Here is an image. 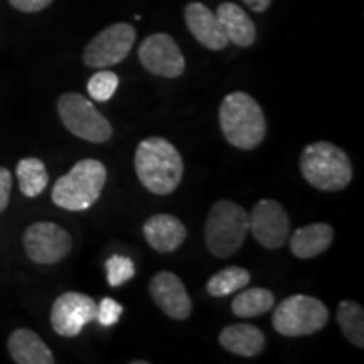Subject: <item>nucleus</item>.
<instances>
[{
	"label": "nucleus",
	"instance_id": "obj_1",
	"mask_svg": "<svg viewBox=\"0 0 364 364\" xmlns=\"http://www.w3.org/2000/svg\"><path fill=\"white\" fill-rule=\"evenodd\" d=\"M135 172L142 186L152 194L174 193L184 174V162L174 145L161 136H150L139 144Z\"/></svg>",
	"mask_w": 364,
	"mask_h": 364
},
{
	"label": "nucleus",
	"instance_id": "obj_2",
	"mask_svg": "<svg viewBox=\"0 0 364 364\" xmlns=\"http://www.w3.org/2000/svg\"><path fill=\"white\" fill-rule=\"evenodd\" d=\"M223 135L236 149L253 150L267 135V118L257 100L245 91H233L220 105Z\"/></svg>",
	"mask_w": 364,
	"mask_h": 364
},
{
	"label": "nucleus",
	"instance_id": "obj_3",
	"mask_svg": "<svg viewBox=\"0 0 364 364\" xmlns=\"http://www.w3.org/2000/svg\"><path fill=\"white\" fill-rule=\"evenodd\" d=\"M300 172L312 188L324 193H338L353 181V164L338 145L324 142L309 144L300 156Z\"/></svg>",
	"mask_w": 364,
	"mask_h": 364
},
{
	"label": "nucleus",
	"instance_id": "obj_4",
	"mask_svg": "<svg viewBox=\"0 0 364 364\" xmlns=\"http://www.w3.org/2000/svg\"><path fill=\"white\" fill-rule=\"evenodd\" d=\"M105 182L107 167L97 159H83L54 182L51 199L58 208L66 211H85L98 201Z\"/></svg>",
	"mask_w": 364,
	"mask_h": 364
},
{
	"label": "nucleus",
	"instance_id": "obj_5",
	"mask_svg": "<svg viewBox=\"0 0 364 364\" xmlns=\"http://www.w3.org/2000/svg\"><path fill=\"white\" fill-rule=\"evenodd\" d=\"M250 230V215L240 204L230 199L218 201L209 211L204 240L211 255L230 258L243 247Z\"/></svg>",
	"mask_w": 364,
	"mask_h": 364
},
{
	"label": "nucleus",
	"instance_id": "obj_6",
	"mask_svg": "<svg viewBox=\"0 0 364 364\" xmlns=\"http://www.w3.org/2000/svg\"><path fill=\"white\" fill-rule=\"evenodd\" d=\"M329 321V311L322 300L311 295H290L277 306L272 317V326L279 334L287 338L316 334L324 329Z\"/></svg>",
	"mask_w": 364,
	"mask_h": 364
},
{
	"label": "nucleus",
	"instance_id": "obj_7",
	"mask_svg": "<svg viewBox=\"0 0 364 364\" xmlns=\"http://www.w3.org/2000/svg\"><path fill=\"white\" fill-rule=\"evenodd\" d=\"M58 113L63 125L73 135L91 144H103L113 134L110 122L83 95L65 93L58 100Z\"/></svg>",
	"mask_w": 364,
	"mask_h": 364
},
{
	"label": "nucleus",
	"instance_id": "obj_8",
	"mask_svg": "<svg viewBox=\"0 0 364 364\" xmlns=\"http://www.w3.org/2000/svg\"><path fill=\"white\" fill-rule=\"evenodd\" d=\"M135 39V27L127 22H117V24L105 27L86 44L83 63L93 70L115 66L129 56Z\"/></svg>",
	"mask_w": 364,
	"mask_h": 364
},
{
	"label": "nucleus",
	"instance_id": "obj_9",
	"mask_svg": "<svg viewBox=\"0 0 364 364\" xmlns=\"http://www.w3.org/2000/svg\"><path fill=\"white\" fill-rule=\"evenodd\" d=\"M71 248V235L56 223H34L24 233V250L27 257L41 265H53V263L65 260Z\"/></svg>",
	"mask_w": 364,
	"mask_h": 364
},
{
	"label": "nucleus",
	"instance_id": "obj_10",
	"mask_svg": "<svg viewBox=\"0 0 364 364\" xmlns=\"http://www.w3.org/2000/svg\"><path fill=\"white\" fill-rule=\"evenodd\" d=\"M98 304L88 295L66 292L54 300L51 326L63 338H76L86 324L97 318Z\"/></svg>",
	"mask_w": 364,
	"mask_h": 364
},
{
	"label": "nucleus",
	"instance_id": "obj_11",
	"mask_svg": "<svg viewBox=\"0 0 364 364\" xmlns=\"http://www.w3.org/2000/svg\"><path fill=\"white\" fill-rule=\"evenodd\" d=\"M139 59L149 73L162 78H179L186 70V59L169 34H150L139 48Z\"/></svg>",
	"mask_w": 364,
	"mask_h": 364
},
{
	"label": "nucleus",
	"instance_id": "obj_12",
	"mask_svg": "<svg viewBox=\"0 0 364 364\" xmlns=\"http://www.w3.org/2000/svg\"><path fill=\"white\" fill-rule=\"evenodd\" d=\"M250 230L263 248L279 250L289 240V215L280 203L273 199H262L250 213Z\"/></svg>",
	"mask_w": 364,
	"mask_h": 364
},
{
	"label": "nucleus",
	"instance_id": "obj_13",
	"mask_svg": "<svg viewBox=\"0 0 364 364\" xmlns=\"http://www.w3.org/2000/svg\"><path fill=\"white\" fill-rule=\"evenodd\" d=\"M150 297L159 309L174 321H186L193 312V302L176 273L159 272L149 285Z\"/></svg>",
	"mask_w": 364,
	"mask_h": 364
},
{
	"label": "nucleus",
	"instance_id": "obj_14",
	"mask_svg": "<svg viewBox=\"0 0 364 364\" xmlns=\"http://www.w3.org/2000/svg\"><path fill=\"white\" fill-rule=\"evenodd\" d=\"M184 17L191 34L204 48L211 49V51H223V49L228 48L230 41H228L216 14L209 11V7L204 6V4L191 2L186 7Z\"/></svg>",
	"mask_w": 364,
	"mask_h": 364
},
{
	"label": "nucleus",
	"instance_id": "obj_15",
	"mask_svg": "<svg viewBox=\"0 0 364 364\" xmlns=\"http://www.w3.org/2000/svg\"><path fill=\"white\" fill-rule=\"evenodd\" d=\"M144 236L149 247L159 253H172L184 243L188 230L179 218L154 215L144 223Z\"/></svg>",
	"mask_w": 364,
	"mask_h": 364
},
{
	"label": "nucleus",
	"instance_id": "obj_16",
	"mask_svg": "<svg viewBox=\"0 0 364 364\" xmlns=\"http://www.w3.org/2000/svg\"><path fill=\"white\" fill-rule=\"evenodd\" d=\"M216 17L225 31L226 38L240 48H250L257 41V26L240 6L223 2L216 9Z\"/></svg>",
	"mask_w": 364,
	"mask_h": 364
},
{
	"label": "nucleus",
	"instance_id": "obj_17",
	"mask_svg": "<svg viewBox=\"0 0 364 364\" xmlns=\"http://www.w3.org/2000/svg\"><path fill=\"white\" fill-rule=\"evenodd\" d=\"M9 354L17 364H54L51 349L31 329H16L7 341Z\"/></svg>",
	"mask_w": 364,
	"mask_h": 364
},
{
	"label": "nucleus",
	"instance_id": "obj_18",
	"mask_svg": "<svg viewBox=\"0 0 364 364\" xmlns=\"http://www.w3.org/2000/svg\"><path fill=\"white\" fill-rule=\"evenodd\" d=\"M334 241V230L327 223H312L294 231L290 236V250L297 258L309 260L322 255Z\"/></svg>",
	"mask_w": 364,
	"mask_h": 364
},
{
	"label": "nucleus",
	"instance_id": "obj_19",
	"mask_svg": "<svg viewBox=\"0 0 364 364\" xmlns=\"http://www.w3.org/2000/svg\"><path fill=\"white\" fill-rule=\"evenodd\" d=\"M220 344L236 356L253 358L265 348V334L252 324H233L220 332Z\"/></svg>",
	"mask_w": 364,
	"mask_h": 364
},
{
	"label": "nucleus",
	"instance_id": "obj_20",
	"mask_svg": "<svg viewBox=\"0 0 364 364\" xmlns=\"http://www.w3.org/2000/svg\"><path fill=\"white\" fill-rule=\"evenodd\" d=\"M19 189L26 198H38L48 188L49 174L44 162L38 157H26L16 167Z\"/></svg>",
	"mask_w": 364,
	"mask_h": 364
},
{
	"label": "nucleus",
	"instance_id": "obj_21",
	"mask_svg": "<svg viewBox=\"0 0 364 364\" xmlns=\"http://www.w3.org/2000/svg\"><path fill=\"white\" fill-rule=\"evenodd\" d=\"M243 290V289H241ZM275 306V295L268 289L262 287H253V289L243 290L236 295L233 302H231V311L236 317H258L262 314L270 311Z\"/></svg>",
	"mask_w": 364,
	"mask_h": 364
},
{
	"label": "nucleus",
	"instance_id": "obj_22",
	"mask_svg": "<svg viewBox=\"0 0 364 364\" xmlns=\"http://www.w3.org/2000/svg\"><path fill=\"white\" fill-rule=\"evenodd\" d=\"M338 324L343 334L358 348H364V311L358 302L343 300L338 307Z\"/></svg>",
	"mask_w": 364,
	"mask_h": 364
},
{
	"label": "nucleus",
	"instance_id": "obj_23",
	"mask_svg": "<svg viewBox=\"0 0 364 364\" xmlns=\"http://www.w3.org/2000/svg\"><path fill=\"white\" fill-rule=\"evenodd\" d=\"M250 280H252V275L247 268L228 267L209 279L206 289L213 297H226V295L235 294L236 290L245 289Z\"/></svg>",
	"mask_w": 364,
	"mask_h": 364
},
{
	"label": "nucleus",
	"instance_id": "obj_24",
	"mask_svg": "<svg viewBox=\"0 0 364 364\" xmlns=\"http://www.w3.org/2000/svg\"><path fill=\"white\" fill-rule=\"evenodd\" d=\"M118 88V76L112 71H98L91 76L88 81V90L90 97L95 102H108Z\"/></svg>",
	"mask_w": 364,
	"mask_h": 364
},
{
	"label": "nucleus",
	"instance_id": "obj_25",
	"mask_svg": "<svg viewBox=\"0 0 364 364\" xmlns=\"http://www.w3.org/2000/svg\"><path fill=\"white\" fill-rule=\"evenodd\" d=\"M105 268H107V280L110 287L124 285L135 275L134 262L129 257H122V255H113L108 258Z\"/></svg>",
	"mask_w": 364,
	"mask_h": 364
},
{
	"label": "nucleus",
	"instance_id": "obj_26",
	"mask_svg": "<svg viewBox=\"0 0 364 364\" xmlns=\"http://www.w3.org/2000/svg\"><path fill=\"white\" fill-rule=\"evenodd\" d=\"M124 314V306L118 304L117 300L110 297H105L102 302L98 304L97 309V318L95 321L100 322V326L103 327H112L120 321V316Z\"/></svg>",
	"mask_w": 364,
	"mask_h": 364
},
{
	"label": "nucleus",
	"instance_id": "obj_27",
	"mask_svg": "<svg viewBox=\"0 0 364 364\" xmlns=\"http://www.w3.org/2000/svg\"><path fill=\"white\" fill-rule=\"evenodd\" d=\"M12 191V174L6 167H0V213L9 206Z\"/></svg>",
	"mask_w": 364,
	"mask_h": 364
},
{
	"label": "nucleus",
	"instance_id": "obj_28",
	"mask_svg": "<svg viewBox=\"0 0 364 364\" xmlns=\"http://www.w3.org/2000/svg\"><path fill=\"white\" fill-rule=\"evenodd\" d=\"M9 2H11V6L14 9H17V11L33 14L44 11L46 7L51 6L53 0H9Z\"/></svg>",
	"mask_w": 364,
	"mask_h": 364
},
{
	"label": "nucleus",
	"instance_id": "obj_29",
	"mask_svg": "<svg viewBox=\"0 0 364 364\" xmlns=\"http://www.w3.org/2000/svg\"><path fill=\"white\" fill-rule=\"evenodd\" d=\"M253 12H265L272 6V0H243Z\"/></svg>",
	"mask_w": 364,
	"mask_h": 364
}]
</instances>
